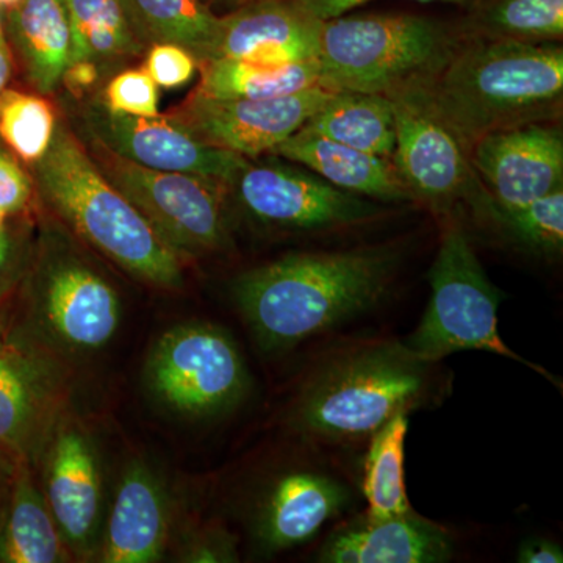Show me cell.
<instances>
[{
  "mask_svg": "<svg viewBox=\"0 0 563 563\" xmlns=\"http://www.w3.org/2000/svg\"><path fill=\"white\" fill-rule=\"evenodd\" d=\"M399 262L391 244L295 252L236 277L233 299L263 350H291L376 306Z\"/></svg>",
  "mask_w": 563,
  "mask_h": 563,
  "instance_id": "6da1fadb",
  "label": "cell"
},
{
  "mask_svg": "<svg viewBox=\"0 0 563 563\" xmlns=\"http://www.w3.org/2000/svg\"><path fill=\"white\" fill-rule=\"evenodd\" d=\"M428 91L470 155L490 133L561 120L562 44L461 38Z\"/></svg>",
  "mask_w": 563,
  "mask_h": 563,
  "instance_id": "7a4b0ae2",
  "label": "cell"
},
{
  "mask_svg": "<svg viewBox=\"0 0 563 563\" xmlns=\"http://www.w3.org/2000/svg\"><path fill=\"white\" fill-rule=\"evenodd\" d=\"M435 366L395 340L352 346L310 377L296 404V426L324 442L369 439L396 415L432 401L442 385Z\"/></svg>",
  "mask_w": 563,
  "mask_h": 563,
  "instance_id": "3957f363",
  "label": "cell"
},
{
  "mask_svg": "<svg viewBox=\"0 0 563 563\" xmlns=\"http://www.w3.org/2000/svg\"><path fill=\"white\" fill-rule=\"evenodd\" d=\"M35 165L44 199L81 240L135 279L163 290L181 287L184 258L103 176L73 133L57 128Z\"/></svg>",
  "mask_w": 563,
  "mask_h": 563,
  "instance_id": "277c9868",
  "label": "cell"
},
{
  "mask_svg": "<svg viewBox=\"0 0 563 563\" xmlns=\"http://www.w3.org/2000/svg\"><path fill=\"white\" fill-rule=\"evenodd\" d=\"M461 43L454 24L413 13L343 14L322 22L321 88L390 95L431 81Z\"/></svg>",
  "mask_w": 563,
  "mask_h": 563,
  "instance_id": "5b68a950",
  "label": "cell"
},
{
  "mask_svg": "<svg viewBox=\"0 0 563 563\" xmlns=\"http://www.w3.org/2000/svg\"><path fill=\"white\" fill-rule=\"evenodd\" d=\"M428 279L431 285L428 309L406 340L418 357L439 363L455 352H492L523 363L554 380L542 366L526 361L504 343L498 328L503 292L488 279L459 222H448Z\"/></svg>",
  "mask_w": 563,
  "mask_h": 563,
  "instance_id": "8992f818",
  "label": "cell"
},
{
  "mask_svg": "<svg viewBox=\"0 0 563 563\" xmlns=\"http://www.w3.org/2000/svg\"><path fill=\"white\" fill-rule=\"evenodd\" d=\"M13 302L0 313V448L35 468L68 413L69 377L54 344L18 317Z\"/></svg>",
  "mask_w": 563,
  "mask_h": 563,
  "instance_id": "52a82bcc",
  "label": "cell"
},
{
  "mask_svg": "<svg viewBox=\"0 0 563 563\" xmlns=\"http://www.w3.org/2000/svg\"><path fill=\"white\" fill-rule=\"evenodd\" d=\"M428 84L418 81L387 95L395 117L393 165L413 202L444 217L466 202L479 214L490 195L474 172L468 152L437 113Z\"/></svg>",
  "mask_w": 563,
  "mask_h": 563,
  "instance_id": "ba28073f",
  "label": "cell"
},
{
  "mask_svg": "<svg viewBox=\"0 0 563 563\" xmlns=\"http://www.w3.org/2000/svg\"><path fill=\"white\" fill-rule=\"evenodd\" d=\"M96 165L146 218L179 257L231 244L224 192L228 185L191 174L158 172L125 161L95 140Z\"/></svg>",
  "mask_w": 563,
  "mask_h": 563,
  "instance_id": "9c48e42d",
  "label": "cell"
},
{
  "mask_svg": "<svg viewBox=\"0 0 563 563\" xmlns=\"http://www.w3.org/2000/svg\"><path fill=\"white\" fill-rule=\"evenodd\" d=\"M152 395L188 417H210L232 409L250 387L239 346L209 322H185L163 333L146 365Z\"/></svg>",
  "mask_w": 563,
  "mask_h": 563,
  "instance_id": "30bf717a",
  "label": "cell"
},
{
  "mask_svg": "<svg viewBox=\"0 0 563 563\" xmlns=\"http://www.w3.org/2000/svg\"><path fill=\"white\" fill-rule=\"evenodd\" d=\"M229 190L252 220L285 232L335 231L380 214L372 199L340 190L291 162L252 163L250 158Z\"/></svg>",
  "mask_w": 563,
  "mask_h": 563,
  "instance_id": "8fae6325",
  "label": "cell"
},
{
  "mask_svg": "<svg viewBox=\"0 0 563 563\" xmlns=\"http://www.w3.org/2000/svg\"><path fill=\"white\" fill-rule=\"evenodd\" d=\"M33 282L27 309L14 312L44 340L70 351L107 346L121 324L117 290L84 262H47Z\"/></svg>",
  "mask_w": 563,
  "mask_h": 563,
  "instance_id": "7c38bea8",
  "label": "cell"
},
{
  "mask_svg": "<svg viewBox=\"0 0 563 563\" xmlns=\"http://www.w3.org/2000/svg\"><path fill=\"white\" fill-rule=\"evenodd\" d=\"M98 457L91 433L68 412L35 466L52 517L76 561L98 558L101 548L102 479Z\"/></svg>",
  "mask_w": 563,
  "mask_h": 563,
  "instance_id": "4fadbf2b",
  "label": "cell"
},
{
  "mask_svg": "<svg viewBox=\"0 0 563 563\" xmlns=\"http://www.w3.org/2000/svg\"><path fill=\"white\" fill-rule=\"evenodd\" d=\"M332 91L310 90L261 99H214L192 91L169 117L202 143L246 158L273 154L299 131Z\"/></svg>",
  "mask_w": 563,
  "mask_h": 563,
  "instance_id": "5bb4252c",
  "label": "cell"
},
{
  "mask_svg": "<svg viewBox=\"0 0 563 563\" xmlns=\"http://www.w3.org/2000/svg\"><path fill=\"white\" fill-rule=\"evenodd\" d=\"M85 121L98 143L144 168L191 174L229 187L250 162L202 143L169 114L131 117L95 101L85 111Z\"/></svg>",
  "mask_w": 563,
  "mask_h": 563,
  "instance_id": "9a60e30c",
  "label": "cell"
},
{
  "mask_svg": "<svg viewBox=\"0 0 563 563\" xmlns=\"http://www.w3.org/2000/svg\"><path fill=\"white\" fill-rule=\"evenodd\" d=\"M470 162L493 202L526 206L563 188V132L558 122H536L485 135Z\"/></svg>",
  "mask_w": 563,
  "mask_h": 563,
  "instance_id": "2e32d148",
  "label": "cell"
},
{
  "mask_svg": "<svg viewBox=\"0 0 563 563\" xmlns=\"http://www.w3.org/2000/svg\"><path fill=\"white\" fill-rule=\"evenodd\" d=\"M322 22L299 0H251L221 14L217 57L263 65L317 60Z\"/></svg>",
  "mask_w": 563,
  "mask_h": 563,
  "instance_id": "e0dca14e",
  "label": "cell"
},
{
  "mask_svg": "<svg viewBox=\"0 0 563 563\" xmlns=\"http://www.w3.org/2000/svg\"><path fill=\"white\" fill-rule=\"evenodd\" d=\"M350 503V488L342 481L313 470H291L276 477L263 495L255 536L268 553L301 547Z\"/></svg>",
  "mask_w": 563,
  "mask_h": 563,
  "instance_id": "ac0fdd59",
  "label": "cell"
},
{
  "mask_svg": "<svg viewBox=\"0 0 563 563\" xmlns=\"http://www.w3.org/2000/svg\"><path fill=\"white\" fill-rule=\"evenodd\" d=\"M172 525L165 485L146 462L136 459L122 472L98 555L106 563L158 562Z\"/></svg>",
  "mask_w": 563,
  "mask_h": 563,
  "instance_id": "d6986e66",
  "label": "cell"
},
{
  "mask_svg": "<svg viewBox=\"0 0 563 563\" xmlns=\"http://www.w3.org/2000/svg\"><path fill=\"white\" fill-rule=\"evenodd\" d=\"M454 542L442 526L410 512L391 518L363 517L339 526L322 543L325 563H443Z\"/></svg>",
  "mask_w": 563,
  "mask_h": 563,
  "instance_id": "ffe728a7",
  "label": "cell"
},
{
  "mask_svg": "<svg viewBox=\"0 0 563 563\" xmlns=\"http://www.w3.org/2000/svg\"><path fill=\"white\" fill-rule=\"evenodd\" d=\"M272 155L303 166L351 195L385 203L413 202L390 158L352 150L303 125Z\"/></svg>",
  "mask_w": 563,
  "mask_h": 563,
  "instance_id": "44dd1931",
  "label": "cell"
},
{
  "mask_svg": "<svg viewBox=\"0 0 563 563\" xmlns=\"http://www.w3.org/2000/svg\"><path fill=\"white\" fill-rule=\"evenodd\" d=\"M7 32L35 90H57L70 63L65 0H20L7 9Z\"/></svg>",
  "mask_w": 563,
  "mask_h": 563,
  "instance_id": "7402d4cb",
  "label": "cell"
},
{
  "mask_svg": "<svg viewBox=\"0 0 563 563\" xmlns=\"http://www.w3.org/2000/svg\"><path fill=\"white\" fill-rule=\"evenodd\" d=\"M73 561L31 463L16 462L0 537V563Z\"/></svg>",
  "mask_w": 563,
  "mask_h": 563,
  "instance_id": "603a6c76",
  "label": "cell"
},
{
  "mask_svg": "<svg viewBox=\"0 0 563 563\" xmlns=\"http://www.w3.org/2000/svg\"><path fill=\"white\" fill-rule=\"evenodd\" d=\"M136 38L146 49L176 44L198 63L217 57L221 14L202 0H121Z\"/></svg>",
  "mask_w": 563,
  "mask_h": 563,
  "instance_id": "cb8c5ba5",
  "label": "cell"
},
{
  "mask_svg": "<svg viewBox=\"0 0 563 563\" xmlns=\"http://www.w3.org/2000/svg\"><path fill=\"white\" fill-rule=\"evenodd\" d=\"M303 128L377 157L391 161L395 152L391 102L377 92L332 91Z\"/></svg>",
  "mask_w": 563,
  "mask_h": 563,
  "instance_id": "d4e9b609",
  "label": "cell"
},
{
  "mask_svg": "<svg viewBox=\"0 0 563 563\" xmlns=\"http://www.w3.org/2000/svg\"><path fill=\"white\" fill-rule=\"evenodd\" d=\"M454 27L462 40L562 43L563 0H473Z\"/></svg>",
  "mask_w": 563,
  "mask_h": 563,
  "instance_id": "484cf974",
  "label": "cell"
},
{
  "mask_svg": "<svg viewBox=\"0 0 563 563\" xmlns=\"http://www.w3.org/2000/svg\"><path fill=\"white\" fill-rule=\"evenodd\" d=\"M199 74L201 81L195 91L214 99L261 101L321 87L318 60L263 65L213 58L199 63Z\"/></svg>",
  "mask_w": 563,
  "mask_h": 563,
  "instance_id": "4316f807",
  "label": "cell"
},
{
  "mask_svg": "<svg viewBox=\"0 0 563 563\" xmlns=\"http://www.w3.org/2000/svg\"><path fill=\"white\" fill-rule=\"evenodd\" d=\"M65 2L70 27V63L92 62L98 65L146 51L133 33L121 0Z\"/></svg>",
  "mask_w": 563,
  "mask_h": 563,
  "instance_id": "83f0119b",
  "label": "cell"
},
{
  "mask_svg": "<svg viewBox=\"0 0 563 563\" xmlns=\"http://www.w3.org/2000/svg\"><path fill=\"white\" fill-rule=\"evenodd\" d=\"M407 431V413H399L372 437L363 468V495L368 503V517L380 520L412 510L404 477Z\"/></svg>",
  "mask_w": 563,
  "mask_h": 563,
  "instance_id": "f1b7e54d",
  "label": "cell"
},
{
  "mask_svg": "<svg viewBox=\"0 0 563 563\" xmlns=\"http://www.w3.org/2000/svg\"><path fill=\"white\" fill-rule=\"evenodd\" d=\"M479 217L495 222L521 250L543 257L562 254L563 188L515 209L496 206L490 196Z\"/></svg>",
  "mask_w": 563,
  "mask_h": 563,
  "instance_id": "f546056e",
  "label": "cell"
},
{
  "mask_svg": "<svg viewBox=\"0 0 563 563\" xmlns=\"http://www.w3.org/2000/svg\"><path fill=\"white\" fill-rule=\"evenodd\" d=\"M55 132V113L46 99L14 90L0 95V139L22 162H38Z\"/></svg>",
  "mask_w": 563,
  "mask_h": 563,
  "instance_id": "4dcf8cb0",
  "label": "cell"
},
{
  "mask_svg": "<svg viewBox=\"0 0 563 563\" xmlns=\"http://www.w3.org/2000/svg\"><path fill=\"white\" fill-rule=\"evenodd\" d=\"M103 106L131 117L158 114V87L146 69H129L107 85Z\"/></svg>",
  "mask_w": 563,
  "mask_h": 563,
  "instance_id": "1f68e13d",
  "label": "cell"
},
{
  "mask_svg": "<svg viewBox=\"0 0 563 563\" xmlns=\"http://www.w3.org/2000/svg\"><path fill=\"white\" fill-rule=\"evenodd\" d=\"M144 69L162 88H179L192 80L199 63L184 47L176 44H154L147 52Z\"/></svg>",
  "mask_w": 563,
  "mask_h": 563,
  "instance_id": "d6a6232c",
  "label": "cell"
},
{
  "mask_svg": "<svg viewBox=\"0 0 563 563\" xmlns=\"http://www.w3.org/2000/svg\"><path fill=\"white\" fill-rule=\"evenodd\" d=\"M181 561L192 563H228L239 561L236 540L221 526H203L188 533L181 544Z\"/></svg>",
  "mask_w": 563,
  "mask_h": 563,
  "instance_id": "836d02e7",
  "label": "cell"
},
{
  "mask_svg": "<svg viewBox=\"0 0 563 563\" xmlns=\"http://www.w3.org/2000/svg\"><path fill=\"white\" fill-rule=\"evenodd\" d=\"M32 196V181L9 152L0 150V211L7 217L25 209Z\"/></svg>",
  "mask_w": 563,
  "mask_h": 563,
  "instance_id": "e575fe53",
  "label": "cell"
},
{
  "mask_svg": "<svg viewBox=\"0 0 563 563\" xmlns=\"http://www.w3.org/2000/svg\"><path fill=\"white\" fill-rule=\"evenodd\" d=\"M22 268V243L20 235L9 224V218L0 225V288L20 287Z\"/></svg>",
  "mask_w": 563,
  "mask_h": 563,
  "instance_id": "d590c367",
  "label": "cell"
},
{
  "mask_svg": "<svg viewBox=\"0 0 563 563\" xmlns=\"http://www.w3.org/2000/svg\"><path fill=\"white\" fill-rule=\"evenodd\" d=\"M313 16L318 20L329 21L333 18L343 16V14L351 13L352 10L372 2V0H299ZM421 3H450V5L461 7L466 9L473 0H415Z\"/></svg>",
  "mask_w": 563,
  "mask_h": 563,
  "instance_id": "8d00e7d4",
  "label": "cell"
},
{
  "mask_svg": "<svg viewBox=\"0 0 563 563\" xmlns=\"http://www.w3.org/2000/svg\"><path fill=\"white\" fill-rule=\"evenodd\" d=\"M517 561L520 563H562L563 551L558 543L544 539H531L520 544Z\"/></svg>",
  "mask_w": 563,
  "mask_h": 563,
  "instance_id": "74e56055",
  "label": "cell"
},
{
  "mask_svg": "<svg viewBox=\"0 0 563 563\" xmlns=\"http://www.w3.org/2000/svg\"><path fill=\"white\" fill-rule=\"evenodd\" d=\"M96 80H98V66L92 62L70 63L62 79L73 92L87 90Z\"/></svg>",
  "mask_w": 563,
  "mask_h": 563,
  "instance_id": "f35d334b",
  "label": "cell"
},
{
  "mask_svg": "<svg viewBox=\"0 0 563 563\" xmlns=\"http://www.w3.org/2000/svg\"><path fill=\"white\" fill-rule=\"evenodd\" d=\"M11 76V57L9 44L3 36L2 27H0V95L5 90Z\"/></svg>",
  "mask_w": 563,
  "mask_h": 563,
  "instance_id": "ab89813d",
  "label": "cell"
},
{
  "mask_svg": "<svg viewBox=\"0 0 563 563\" xmlns=\"http://www.w3.org/2000/svg\"><path fill=\"white\" fill-rule=\"evenodd\" d=\"M202 2L207 3L211 10L217 11L218 14H225L229 11L240 9L251 0H202Z\"/></svg>",
  "mask_w": 563,
  "mask_h": 563,
  "instance_id": "60d3db41",
  "label": "cell"
},
{
  "mask_svg": "<svg viewBox=\"0 0 563 563\" xmlns=\"http://www.w3.org/2000/svg\"><path fill=\"white\" fill-rule=\"evenodd\" d=\"M14 466H16V462L0 448V485L10 483Z\"/></svg>",
  "mask_w": 563,
  "mask_h": 563,
  "instance_id": "b9f144b4",
  "label": "cell"
},
{
  "mask_svg": "<svg viewBox=\"0 0 563 563\" xmlns=\"http://www.w3.org/2000/svg\"><path fill=\"white\" fill-rule=\"evenodd\" d=\"M10 483L0 485V537L5 525L7 507H9Z\"/></svg>",
  "mask_w": 563,
  "mask_h": 563,
  "instance_id": "7bdbcfd3",
  "label": "cell"
},
{
  "mask_svg": "<svg viewBox=\"0 0 563 563\" xmlns=\"http://www.w3.org/2000/svg\"><path fill=\"white\" fill-rule=\"evenodd\" d=\"M18 288H0V313L16 298Z\"/></svg>",
  "mask_w": 563,
  "mask_h": 563,
  "instance_id": "ee69618b",
  "label": "cell"
},
{
  "mask_svg": "<svg viewBox=\"0 0 563 563\" xmlns=\"http://www.w3.org/2000/svg\"><path fill=\"white\" fill-rule=\"evenodd\" d=\"M20 2V0H0V7H5V9H9V7H13L14 3Z\"/></svg>",
  "mask_w": 563,
  "mask_h": 563,
  "instance_id": "f6af8a7d",
  "label": "cell"
},
{
  "mask_svg": "<svg viewBox=\"0 0 563 563\" xmlns=\"http://www.w3.org/2000/svg\"><path fill=\"white\" fill-rule=\"evenodd\" d=\"M7 218H9V217H7L5 213H2V211H0V225H2L3 222L7 221Z\"/></svg>",
  "mask_w": 563,
  "mask_h": 563,
  "instance_id": "bcb514c9",
  "label": "cell"
},
{
  "mask_svg": "<svg viewBox=\"0 0 563 563\" xmlns=\"http://www.w3.org/2000/svg\"><path fill=\"white\" fill-rule=\"evenodd\" d=\"M0 27H2V21H0Z\"/></svg>",
  "mask_w": 563,
  "mask_h": 563,
  "instance_id": "7dc6e473",
  "label": "cell"
}]
</instances>
